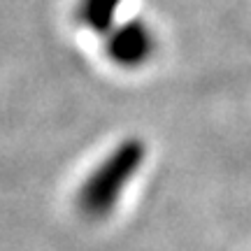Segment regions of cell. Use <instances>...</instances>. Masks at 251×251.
<instances>
[{
	"label": "cell",
	"mask_w": 251,
	"mask_h": 251,
	"mask_svg": "<svg viewBox=\"0 0 251 251\" xmlns=\"http://www.w3.org/2000/svg\"><path fill=\"white\" fill-rule=\"evenodd\" d=\"M149 147L142 137H126L86 175L79 184L75 205L79 214L89 221H105L119 202L126 188L133 184L137 172L147 161Z\"/></svg>",
	"instance_id": "1"
},
{
	"label": "cell",
	"mask_w": 251,
	"mask_h": 251,
	"mask_svg": "<svg viewBox=\"0 0 251 251\" xmlns=\"http://www.w3.org/2000/svg\"><path fill=\"white\" fill-rule=\"evenodd\" d=\"M158 49L156 33L142 19H128L102 37V51L112 65L121 70H137L153 58Z\"/></svg>",
	"instance_id": "2"
},
{
	"label": "cell",
	"mask_w": 251,
	"mask_h": 251,
	"mask_svg": "<svg viewBox=\"0 0 251 251\" xmlns=\"http://www.w3.org/2000/svg\"><path fill=\"white\" fill-rule=\"evenodd\" d=\"M124 0H77L75 19L89 33L105 37L117 26V12Z\"/></svg>",
	"instance_id": "3"
}]
</instances>
